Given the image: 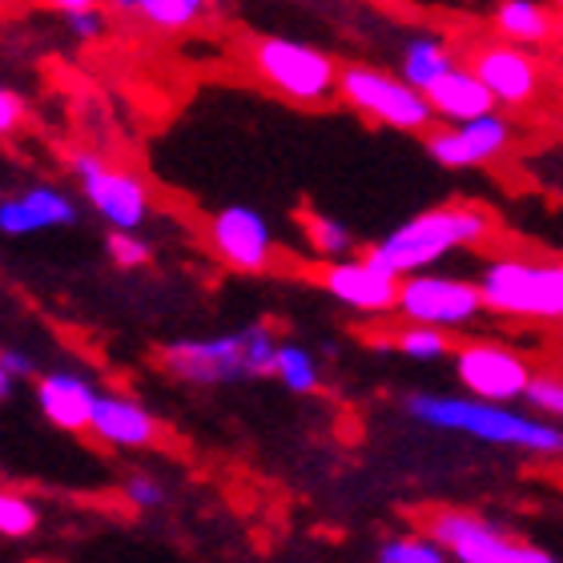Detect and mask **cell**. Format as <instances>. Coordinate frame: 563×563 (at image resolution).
<instances>
[{
	"label": "cell",
	"instance_id": "15",
	"mask_svg": "<svg viewBox=\"0 0 563 563\" xmlns=\"http://www.w3.org/2000/svg\"><path fill=\"white\" fill-rule=\"evenodd\" d=\"M81 218V206L65 186H53V181H36V186H24L9 198H0V234L4 238H33L48 234V230H65V225H77Z\"/></svg>",
	"mask_w": 563,
	"mask_h": 563
},
{
	"label": "cell",
	"instance_id": "12",
	"mask_svg": "<svg viewBox=\"0 0 563 563\" xmlns=\"http://www.w3.org/2000/svg\"><path fill=\"white\" fill-rule=\"evenodd\" d=\"M422 145L434 165L443 169H483L511 153L516 145V121L504 109H492L483 118L455 121V125H434L422 133Z\"/></svg>",
	"mask_w": 563,
	"mask_h": 563
},
{
	"label": "cell",
	"instance_id": "6",
	"mask_svg": "<svg viewBox=\"0 0 563 563\" xmlns=\"http://www.w3.org/2000/svg\"><path fill=\"white\" fill-rule=\"evenodd\" d=\"M419 528L443 543L455 563H560L548 548L519 540L504 523L467 507H431Z\"/></svg>",
	"mask_w": 563,
	"mask_h": 563
},
{
	"label": "cell",
	"instance_id": "26",
	"mask_svg": "<svg viewBox=\"0 0 563 563\" xmlns=\"http://www.w3.org/2000/svg\"><path fill=\"white\" fill-rule=\"evenodd\" d=\"M41 528V504L16 487H0V540H33Z\"/></svg>",
	"mask_w": 563,
	"mask_h": 563
},
{
	"label": "cell",
	"instance_id": "27",
	"mask_svg": "<svg viewBox=\"0 0 563 563\" xmlns=\"http://www.w3.org/2000/svg\"><path fill=\"white\" fill-rule=\"evenodd\" d=\"M109 262L121 266V271H141L153 262V242L141 230H109L106 238Z\"/></svg>",
	"mask_w": 563,
	"mask_h": 563
},
{
	"label": "cell",
	"instance_id": "25",
	"mask_svg": "<svg viewBox=\"0 0 563 563\" xmlns=\"http://www.w3.org/2000/svg\"><path fill=\"white\" fill-rule=\"evenodd\" d=\"M210 9V0H137L133 16L162 33H186L189 24H198Z\"/></svg>",
	"mask_w": 563,
	"mask_h": 563
},
{
	"label": "cell",
	"instance_id": "7",
	"mask_svg": "<svg viewBox=\"0 0 563 563\" xmlns=\"http://www.w3.org/2000/svg\"><path fill=\"white\" fill-rule=\"evenodd\" d=\"M339 97L354 113H363L375 125L399 133H427L434 130V109L422 89L402 81L399 73L375 69V65H342L339 69Z\"/></svg>",
	"mask_w": 563,
	"mask_h": 563
},
{
	"label": "cell",
	"instance_id": "3",
	"mask_svg": "<svg viewBox=\"0 0 563 563\" xmlns=\"http://www.w3.org/2000/svg\"><path fill=\"white\" fill-rule=\"evenodd\" d=\"M282 334L271 322H250L238 330L198 334V339L165 342L157 366L174 383L186 387H234V383H258L274 378V351Z\"/></svg>",
	"mask_w": 563,
	"mask_h": 563
},
{
	"label": "cell",
	"instance_id": "35",
	"mask_svg": "<svg viewBox=\"0 0 563 563\" xmlns=\"http://www.w3.org/2000/svg\"><path fill=\"white\" fill-rule=\"evenodd\" d=\"M109 4H113L118 12H133V9H137V0H109Z\"/></svg>",
	"mask_w": 563,
	"mask_h": 563
},
{
	"label": "cell",
	"instance_id": "19",
	"mask_svg": "<svg viewBox=\"0 0 563 563\" xmlns=\"http://www.w3.org/2000/svg\"><path fill=\"white\" fill-rule=\"evenodd\" d=\"M495 33L523 48L548 45L555 36V12L543 0H499L495 4Z\"/></svg>",
	"mask_w": 563,
	"mask_h": 563
},
{
	"label": "cell",
	"instance_id": "37",
	"mask_svg": "<svg viewBox=\"0 0 563 563\" xmlns=\"http://www.w3.org/2000/svg\"><path fill=\"white\" fill-rule=\"evenodd\" d=\"M552 4H555V9H560V12H563V0H552Z\"/></svg>",
	"mask_w": 563,
	"mask_h": 563
},
{
	"label": "cell",
	"instance_id": "38",
	"mask_svg": "<svg viewBox=\"0 0 563 563\" xmlns=\"http://www.w3.org/2000/svg\"><path fill=\"white\" fill-rule=\"evenodd\" d=\"M560 271H563V258H560Z\"/></svg>",
	"mask_w": 563,
	"mask_h": 563
},
{
	"label": "cell",
	"instance_id": "2",
	"mask_svg": "<svg viewBox=\"0 0 563 563\" xmlns=\"http://www.w3.org/2000/svg\"><path fill=\"white\" fill-rule=\"evenodd\" d=\"M495 213L475 201H443L431 210H419L402 225H395L390 234H383L375 246L366 250L375 262H383L390 274H419V271H439L446 258L467 254V250H483L495 238Z\"/></svg>",
	"mask_w": 563,
	"mask_h": 563
},
{
	"label": "cell",
	"instance_id": "9",
	"mask_svg": "<svg viewBox=\"0 0 563 563\" xmlns=\"http://www.w3.org/2000/svg\"><path fill=\"white\" fill-rule=\"evenodd\" d=\"M69 174L81 186V198L93 206V213L109 230H141L153 213V194L145 177L133 169L106 162L93 150H77L69 157Z\"/></svg>",
	"mask_w": 563,
	"mask_h": 563
},
{
	"label": "cell",
	"instance_id": "24",
	"mask_svg": "<svg viewBox=\"0 0 563 563\" xmlns=\"http://www.w3.org/2000/svg\"><path fill=\"white\" fill-rule=\"evenodd\" d=\"M390 346L411 363H439V358H451V351H455L446 330L422 327V322H399L390 334Z\"/></svg>",
	"mask_w": 563,
	"mask_h": 563
},
{
	"label": "cell",
	"instance_id": "8",
	"mask_svg": "<svg viewBox=\"0 0 563 563\" xmlns=\"http://www.w3.org/2000/svg\"><path fill=\"white\" fill-rule=\"evenodd\" d=\"M487 314L483 306L479 282L467 274L451 271H419L399 278V306L395 318L399 322H422V327L439 330H467Z\"/></svg>",
	"mask_w": 563,
	"mask_h": 563
},
{
	"label": "cell",
	"instance_id": "22",
	"mask_svg": "<svg viewBox=\"0 0 563 563\" xmlns=\"http://www.w3.org/2000/svg\"><path fill=\"white\" fill-rule=\"evenodd\" d=\"M274 383L290 390V395H314L322 387V363L310 346L294 339H282L274 351Z\"/></svg>",
	"mask_w": 563,
	"mask_h": 563
},
{
	"label": "cell",
	"instance_id": "14",
	"mask_svg": "<svg viewBox=\"0 0 563 563\" xmlns=\"http://www.w3.org/2000/svg\"><path fill=\"white\" fill-rule=\"evenodd\" d=\"M475 77L492 89L499 109H528L543 93V65L531 57V48L511 45V41H492L479 45L467 60Z\"/></svg>",
	"mask_w": 563,
	"mask_h": 563
},
{
	"label": "cell",
	"instance_id": "33",
	"mask_svg": "<svg viewBox=\"0 0 563 563\" xmlns=\"http://www.w3.org/2000/svg\"><path fill=\"white\" fill-rule=\"evenodd\" d=\"M57 12H65V16H73V12H85V9H97V0H48Z\"/></svg>",
	"mask_w": 563,
	"mask_h": 563
},
{
	"label": "cell",
	"instance_id": "34",
	"mask_svg": "<svg viewBox=\"0 0 563 563\" xmlns=\"http://www.w3.org/2000/svg\"><path fill=\"white\" fill-rule=\"evenodd\" d=\"M12 387H16V378H12L9 371H4V366H0V402L9 399V395H12Z\"/></svg>",
	"mask_w": 563,
	"mask_h": 563
},
{
	"label": "cell",
	"instance_id": "20",
	"mask_svg": "<svg viewBox=\"0 0 563 563\" xmlns=\"http://www.w3.org/2000/svg\"><path fill=\"white\" fill-rule=\"evenodd\" d=\"M459 57L455 48L446 45L443 36L434 33H415L407 45H402V57H399V77L402 81H411L415 89H431L439 77H446V73L455 69Z\"/></svg>",
	"mask_w": 563,
	"mask_h": 563
},
{
	"label": "cell",
	"instance_id": "11",
	"mask_svg": "<svg viewBox=\"0 0 563 563\" xmlns=\"http://www.w3.org/2000/svg\"><path fill=\"white\" fill-rule=\"evenodd\" d=\"M206 246L225 271L266 274L278 266V238H274L266 213L254 206H222L206 222Z\"/></svg>",
	"mask_w": 563,
	"mask_h": 563
},
{
	"label": "cell",
	"instance_id": "16",
	"mask_svg": "<svg viewBox=\"0 0 563 563\" xmlns=\"http://www.w3.org/2000/svg\"><path fill=\"white\" fill-rule=\"evenodd\" d=\"M89 434L97 443H106L109 451H150L162 439V419L133 395L101 390L93 402Z\"/></svg>",
	"mask_w": 563,
	"mask_h": 563
},
{
	"label": "cell",
	"instance_id": "4",
	"mask_svg": "<svg viewBox=\"0 0 563 563\" xmlns=\"http://www.w3.org/2000/svg\"><path fill=\"white\" fill-rule=\"evenodd\" d=\"M483 306L495 318L511 322H563V271L560 262L523 258V254H495L475 274Z\"/></svg>",
	"mask_w": 563,
	"mask_h": 563
},
{
	"label": "cell",
	"instance_id": "23",
	"mask_svg": "<svg viewBox=\"0 0 563 563\" xmlns=\"http://www.w3.org/2000/svg\"><path fill=\"white\" fill-rule=\"evenodd\" d=\"M375 563H455L443 543L427 536L422 528H407V531H390L387 540L378 543Z\"/></svg>",
	"mask_w": 563,
	"mask_h": 563
},
{
	"label": "cell",
	"instance_id": "31",
	"mask_svg": "<svg viewBox=\"0 0 563 563\" xmlns=\"http://www.w3.org/2000/svg\"><path fill=\"white\" fill-rule=\"evenodd\" d=\"M69 21V33L77 36V41H97V36L106 33V16L97 9H85V12H73V16H65Z\"/></svg>",
	"mask_w": 563,
	"mask_h": 563
},
{
	"label": "cell",
	"instance_id": "36",
	"mask_svg": "<svg viewBox=\"0 0 563 563\" xmlns=\"http://www.w3.org/2000/svg\"><path fill=\"white\" fill-rule=\"evenodd\" d=\"M560 118H563V89H560Z\"/></svg>",
	"mask_w": 563,
	"mask_h": 563
},
{
	"label": "cell",
	"instance_id": "32",
	"mask_svg": "<svg viewBox=\"0 0 563 563\" xmlns=\"http://www.w3.org/2000/svg\"><path fill=\"white\" fill-rule=\"evenodd\" d=\"M0 366H4L16 383H21V378H36V358L29 351H16V346H0Z\"/></svg>",
	"mask_w": 563,
	"mask_h": 563
},
{
	"label": "cell",
	"instance_id": "10",
	"mask_svg": "<svg viewBox=\"0 0 563 563\" xmlns=\"http://www.w3.org/2000/svg\"><path fill=\"white\" fill-rule=\"evenodd\" d=\"M451 371H455L463 395L487 402H511V407L528 399V387L536 378V366L523 354L492 339L459 342L451 351Z\"/></svg>",
	"mask_w": 563,
	"mask_h": 563
},
{
	"label": "cell",
	"instance_id": "5",
	"mask_svg": "<svg viewBox=\"0 0 563 563\" xmlns=\"http://www.w3.org/2000/svg\"><path fill=\"white\" fill-rule=\"evenodd\" d=\"M250 69L271 93L294 106H327L339 97V60L290 36H258L250 45Z\"/></svg>",
	"mask_w": 563,
	"mask_h": 563
},
{
	"label": "cell",
	"instance_id": "29",
	"mask_svg": "<svg viewBox=\"0 0 563 563\" xmlns=\"http://www.w3.org/2000/svg\"><path fill=\"white\" fill-rule=\"evenodd\" d=\"M121 499H125L133 511H157V507H165L169 492H165L162 475H153V471H130V475L121 479Z\"/></svg>",
	"mask_w": 563,
	"mask_h": 563
},
{
	"label": "cell",
	"instance_id": "17",
	"mask_svg": "<svg viewBox=\"0 0 563 563\" xmlns=\"http://www.w3.org/2000/svg\"><path fill=\"white\" fill-rule=\"evenodd\" d=\"M97 395H101V387L85 371H73V366H53L45 375H36L33 383L36 411L45 415V422H53L57 431L69 434L89 431Z\"/></svg>",
	"mask_w": 563,
	"mask_h": 563
},
{
	"label": "cell",
	"instance_id": "1",
	"mask_svg": "<svg viewBox=\"0 0 563 563\" xmlns=\"http://www.w3.org/2000/svg\"><path fill=\"white\" fill-rule=\"evenodd\" d=\"M402 411L427 431L463 434V439L499 446V451H519V455H563V422L543 419L536 411H519V402L511 407V402H487L471 395L415 390L402 399Z\"/></svg>",
	"mask_w": 563,
	"mask_h": 563
},
{
	"label": "cell",
	"instance_id": "28",
	"mask_svg": "<svg viewBox=\"0 0 563 563\" xmlns=\"http://www.w3.org/2000/svg\"><path fill=\"white\" fill-rule=\"evenodd\" d=\"M528 411L543 415V419L563 422V371H536L528 387Z\"/></svg>",
	"mask_w": 563,
	"mask_h": 563
},
{
	"label": "cell",
	"instance_id": "18",
	"mask_svg": "<svg viewBox=\"0 0 563 563\" xmlns=\"http://www.w3.org/2000/svg\"><path fill=\"white\" fill-rule=\"evenodd\" d=\"M427 101H431V109H434V121H443V125L483 118V113L499 109L495 106L492 89L475 77L471 65H455L446 77H439V81L427 89Z\"/></svg>",
	"mask_w": 563,
	"mask_h": 563
},
{
	"label": "cell",
	"instance_id": "13",
	"mask_svg": "<svg viewBox=\"0 0 563 563\" xmlns=\"http://www.w3.org/2000/svg\"><path fill=\"white\" fill-rule=\"evenodd\" d=\"M318 286L351 314L363 318H395L399 306V274H390L383 262L371 254H351L339 262H322L318 271Z\"/></svg>",
	"mask_w": 563,
	"mask_h": 563
},
{
	"label": "cell",
	"instance_id": "21",
	"mask_svg": "<svg viewBox=\"0 0 563 563\" xmlns=\"http://www.w3.org/2000/svg\"><path fill=\"white\" fill-rule=\"evenodd\" d=\"M298 230H302V242L310 250V258L318 262H339V258H351L358 254V238L346 222L339 218H330V213H314L306 210L298 218Z\"/></svg>",
	"mask_w": 563,
	"mask_h": 563
},
{
	"label": "cell",
	"instance_id": "30",
	"mask_svg": "<svg viewBox=\"0 0 563 563\" xmlns=\"http://www.w3.org/2000/svg\"><path fill=\"white\" fill-rule=\"evenodd\" d=\"M24 125V101L0 85V137H9Z\"/></svg>",
	"mask_w": 563,
	"mask_h": 563
}]
</instances>
